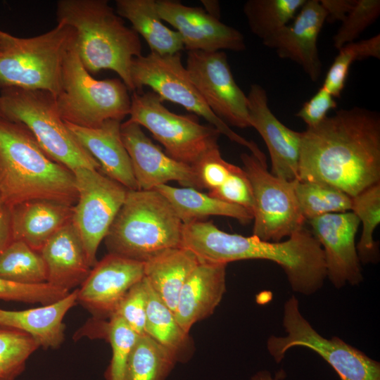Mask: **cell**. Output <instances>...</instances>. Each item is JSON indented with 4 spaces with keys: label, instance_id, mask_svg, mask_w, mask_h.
Wrapping results in <instances>:
<instances>
[{
    "label": "cell",
    "instance_id": "6da1fadb",
    "mask_svg": "<svg viewBox=\"0 0 380 380\" xmlns=\"http://www.w3.org/2000/svg\"><path fill=\"white\" fill-rule=\"evenodd\" d=\"M329 185L354 197L380 183V114L340 109L302 132L298 179Z\"/></svg>",
    "mask_w": 380,
    "mask_h": 380
},
{
    "label": "cell",
    "instance_id": "7a4b0ae2",
    "mask_svg": "<svg viewBox=\"0 0 380 380\" xmlns=\"http://www.w3.org/2000/svg\"><path fill=\"white\" fill-rule=\"evenodd\" d=\"M0 193L9 208L32 200L73 206L77 200L72 171L51 159L24 125L1 115Z\"/></svg>",
    "mask_w": 380,
    "mask_h": 380
},
{
    "label": "cell",
    "instance_id": "3957f363",
    "mask_svg": "<svg viewBox=\"0 0 380 380\" xmlns=\"http://www.w3.org/2000/svg\"><path fill=\"white\" fill-rule=\"evenodd\" d=\"M57 23L75 31V46L90 74L110 70L120 77L129 91L133 60L142 55L138 34L126 26L123 18L106 0H60L56 4Z\"/></svg>",
    "mask_w": 380,
    "mask_h": 380
},
{
    "label": "cell",
    "instance_id": "277c9868",
    "mask_svg": "<svg viewBox=\"0 0 380 380\" xmlns=\"http://www.w3.org/2000/svg\"><path fill=\"white\" fill-rule=\"evenodd\" d=\"M184 224L158 191L128 190L105 239L108 253L146 262L182 247Z\"/></svg>",
    "mask_w": 380,
    "mask_h": 380
},
{
    "label": "cell",
    "instance_id": "5b68a950",
    "mask_svg": "<svg viewBox=\"0 0 380 380\" xmlns=\"http://www.w3.org/2000/svg\"><path fill=\"white\" fill-rule=\"evenodd\" d=\"M1 115L24 125L43 151L71 171L99 170V164L83 147L61 118L56 96L42 90L0 89Z\"/></svg>",
    "mask_w": 380,
    "mask_h": 380
},
{
    "label": "cell",
    "instance_id": "8992f818",
    "mask_svg": "<svg viewBox=\"0 0 380 380\" xmlns=\"http://www.w3.org/2000/svg\"><path fill=\"white\" fill-rule=\"evenodd\" d=\"M75 39L74 30L63 23H57L40 35L15 37L0 52V89L42 90L56 96L61 91L65 58Z\"/></svg>",
    "mask_w": 380,
    "mask_h": 380
},
{
    "label": "cell",
    "instance_id": "52a82bcc",
    "mask_svg": "<svg viewBox=\"0 0 380 380\" xmlns=\"http://www.w3.org/2000/svg\"><path fill=\"white\" fill-rule=\"evenodd\" d=\"M56 101L64 121L86 128L98 127L108 120L121 122L131 106L125 83L116 78H94L82 65L75 44L65 58Z\"/></svg>",
    "mask_w": 380,
    "mask_h": 380
},
{
    "label": "cell",
    "instance_id": "ba28073f",
    "mask_svg": "<svg viewBox=\"0 0 380 380\" xmlns=\"http://www.w3.org/2000/svg\"><path fill=\"white\" fill-rule=\"evenodd\" d=\"M163 101L152 91H133L128 120L146 128L167 156L193 166L205 153L219 146L220 133L216 128L200 124L194 114L172 113Z\"/></svg>",
    "mask_w": 380,
    "mask_h": 380
},
{
    "label": "cell",
    "instance_id": "9c48e42d",
    "mask_svg": "<svg viewBox=\"0 0 380 380\" xmlns=\"http://www.w3.org/2000/svg\"><path fill=\"white\" fill-rule=\"evenodd\" d=\"M130 72L134 91H141L144 87H150L163 101L179 104L189 112L202 117L220 134L248 148L259 160H266L265 154L254 141L236 134L210 109L183 65L180 53L141 55L133 60Z\"/></svg>",
    "mask_w": 380,
    "mask_h": 380
},
{
    "label": "cell",
    "instance_id": "30bf717a",
    "mask_svg": "<svg viewBox=\"0 0 380 380\" xmlns=\"http://www.w3.org/2000/svg\"><path fill=\"white\" fill-rule=\"evenodd\" d=\"M282 324L286 335L271 336L267 341L270 355L277 363L296 346L307 348L322 357L341 380H380V363L338 337L320 335L301 315L294 295L284 306Z\"/></svg>",
    "mask_w": 380,
    "mask_h": 380
},
{
    "label": "cell",
    "instance_id": "8fae6325",
    "mask_svg": "<svg viewBox=\"0 0 380 380\" xmlns=\"http://www.w3.org/2000/svg\"><path fill=\"white\" fill-rule=\"evenodd\" d=\"M253 190V235L261 240L278 242L303 227V217L294 191L289 182L267 170V162L253 154L241 155Z\"/></svg>",
    "mask_w": 380,
    "mask_h": 380
},
{
    "label": "cell",
    "instance_id": "7c38bea8",
    "mask_svg": "<svg viewBox=\"0 0 380 380\" xmlns=\"http://www.w3.org/2000/svg\"><path fill=\"white\" fill-rule=\"evenodd\" d=\"M72 172L77 200L72 206V222L92 267L97 262L99 245L122 205L128 189L99 170L77 168Z\"/></svg>",
    "mask_w": 380,
    "mask_h": 380
},
{
    "label": "cell",
    "instance_id": "4fadbf2b",
    "mask_svg": "<svg viewBox=\"0 0 380 380\" xmlns=\"http://www.w3.org/2000/svg\"><path fill=\"white\" fill-rule=\"evenodd\" d=\"M186 69L210 109L221 120L250 127L247 95L233 77L223 51H188Z\"/></svg>",
    "mask_w": 380,
    "mask_h": 380
},
{
    "label": "cell",
    "instance_id": "5bb4252c",
    "mask_svg": "<svg viewBox=\"0 0 380 380\" xmlns=\"http://www.w3.org/2000/svg\"><path fill=\"white\" fill-rule=\"evenodd\" d=\"M324 255L327 277L337 289L363 279L361 262L355 246L360 225L352 212L324 215L308 221Z\"/></svg>",
    "mask_w": 380,
    "mask_h": 380
},
{
    "label": "cell",
    "instance_id": "9a60e30c",
    "mask_svg": "<svg viewBox=\"0 0 380 380\" xmlns=\"http://www.w3.org/2000/svg\"><path fill=\"white\" fill-rule=\"evenodd\" d=\"M120 133L139 190H152L170 181L203 190L194 167L167 156L139 125L127 120L121 123Z\"/></svg>",
    "mask_w": 380,
    "mask_h": 380
},
{
    "label": "cell",
    "instance_id": "2e32d148",
    "mask_svg": "<svg viewBox=\"0 0 380 380\" xmlns=\"http://www.w3.org/2000/svg\"><path fill=\"white\" fill-rule=\"evenodd\" d=\"M158 15L174 27L184 49L206 52L246 49L244 37L238 30L222 23L203 8L192 7L179 1L156 0Z\"/></svg>",
    "mask_w": 380,
    "mask_h": 380
},
{
    "label": "cell",
    "instance_id": "e0dca14e",
    "mask_svg": "<svg viewBox=\"0 0 380 380\" xmlns=\"http://www.w3.org/2000/svg\"><path fill=\"white\" fill-rule=\"evenodd\" d=\"M144 277V262L108 253L77 289V303L97 319L109 318L128 290Z\"/></svg>",
    "mask_w": 380,
    "mask_h": 380
},
{
    "label": "cell",
    "instance_id": "ac0fdd59",
    "mask_svg": "<svg viewBox=\"0 0 380 380\" xmlns=\"http://www.w3.org/2000/svg\"><path fill=\"white\" fill-rule=\"evenodd\" d=\"M248 119L265 141L272 163V174L289 182L298 179L302 132L284 125L268 106L265 89L252 84L247 95Z\"/></svg>",
    "mask_w": 380,
    "mask_h": 380
},
{
    "label": "cell",
    "instance_id": "d6986e66",
    "mask_svg": "<svg viewBox=\"0 0 380 380\" xmlns=\"http://www.w3.org/2000/svg\"><path fill=\"white\" fill-rule=\"evenodd\" d=\"M327 13L319 0H306L291 25L281 27L262 41L281 58L298 64L313 82H317L322 70L317 39Z\"/></svg>",
    "mask_w": 380,
    "mask_h": 380
},
{
    "label": "cell",
    "instance_id": "ffe728a7",
    "mask_svg": "<svg viewBox=\"0 0 380 380\" xmlns=\"http://www.w3.org/2000/svg\"><path fill=\"white\" fill-rule=\"evenodd\" d=\"M227 265L201 262L183 285L174 315L186 333L220 304L226 291Z\"/></svg>",
    "mask_w": 380,
    "mask_h": 380
},
{
    "label": "cell",
    "instance_id": "44dd1931",
    "mask_svg": "<svg viewBox=\"0 0 380 380\" xmlns=\"http://www.w3.org/2000/svg\"><path fill=\"white\" fill-rule=\"evenodd\" d=\"M121 123L108 120L98 127L86 128L65 122L75 137L98 162L102 173L128 190H137L130 158L121 137Z\"/></svg>",
    "mask_w": 380,
    "mask_h": 380
},
{
    "label": "cell",
    "instance_id": "7402d4cb",
    "mask_svg": "<svg viewBox=\"0 0 380 380\" xmlns=\"http://www.w3.org/2000/svg\"><path fill=\"white\" fill-rule=\"evenodd\" d=\"M41 253L47 271V283L64 290L80 286L90 266L80 236L72 221L59 229L44 245Z\"/></svg>",
    "mask_w": 380,
    "mask_h": 380
},
{
    "label": "cell",
    "instance_id": "603a6c76",
    "mask_svg": "<svg viewBox=\"0 0 380 380\" xmlns=\"http://www.w3.org/2000/svg\"><path fill=\"white\" fill-rule=\"evenodd\" d=\"M77 289L53 303L23 310L0 308V327L25 332L44 349H57L64 341L65 325L63 319L77 305Z\"/></svg>",
    "mask_w": 380,
    "mask_h": 380
},
{
    "label": "cell",
    "instance_id": "cb8c5ba5",
    "mask_svg": "<svg viewBox=\"0 0 380 380\" xmlns=\"http://www.w3.org/2000/svg\"><path fill=\"white\" fill-rule=\"evenodd\" d=\"M13 240L39 252L63 226L72 221V206L49 200H32L11 208Z\"/></svg>",
    "mask_w": 380,
    "mask_h": 380
},
{
    "label": "cell",
    "instance_id": "d4e9b609",
    "mask_svg": "<svg viewBox=\"0 0 380 380\" xmlns=\"http://www.w3.org/2000/svg\"><path fill=\"white\" fill-rule=\"evenodd\" d=\"M200 262L186 248H171L144 262V277L174 312L183 285Z\"/></svg>",
    "mask_w": 380,
    "mask_h": 380
},
{
    "label": "cell",
    "instance_id": "484cf974",
    "mask_svg": "<svg viewBox=\"0 0 380 380\" xmlns=\"http://www.w3.org/2000/svg\"><path fill=\"white\" fill-rule=\"evenodd\" d=\"M115 7L117 14L128 20L132 30L146 40L151 53L172 55L184 49L179 33L162 23L156 0H117Z\"/></svg>",
    "mask_w": 380,
    "mask_h": 380
},
{
    "label": "cell",
    "instance_id": "4316f807",
    "mask_svg": "<svg viewBox=\"0 0 380 380\" xmlns=\"http://www.w3.org/2000/svg\"><path fill=\"white\" fill-rule=\"evenodd\" d=\"M154 189L168 201L184 224L202 221L210 215L232 217L243 224L253 220L252 213L243 207L224 202L193 188H179L167 184Z\"/></svg>",
    "mask_w": 380,
    "mask_h": 380
},
{
    "label": "cell",
    "instance_id": "83f0119b",
    "mask_svg": "<svg viewBox=\"0 0 380 380\" xmlns=\"http://www.w3.org/2000/svg\"><path fill=\"white\" fill-rule=\"evenodd\" d=\"M146 279V278H145ZM146 334L172 352L177 361L185 362L189 338L179 325L174 312L159 298L146 280Z\"/></svg>",
    "mask_w": 380,
    "mask_h": 380
},
{
    "label": "cell",
    "instance_id": "f1b7e54d",
    "mask_svg": "<svg viewBox=\"0 0 380 380\" xmlns=\"http://www.w3.org/2000/svg\"><path fill=\"white\" fill-rule=\"evenodd\" d=\"M176 355L147 334L139 336L128 358L123 380H165Z\"/></svg>",
    "mask_w": 380,
    "mask_h": 380
},
{
    "label": "cell",
    "instance_id": "f546056e",
    "mask_svg": "<svg viewBox=\"0 0 380 380\" xmlns=\"http://www.w3.org/2000/svg\"><path fill=\"white\" fill-rule=\"evenodd\" d=\"M0 278L22 284L47 282V271L41 253L25 242L13 240L0 254Z\"/></svg>",
    "mask_w": 380,
    "mask_h": 380
},
{
    "label": "cell",
    "instance_id": "4dcf8cb0",
    "mask_svg": "<svg viewBox=\"0 0 380 380\" xmlns=\"http://www.w3.org/2000/svg\"><path fill=\"white\" fill-rule=\"evenodd\" d=\"M306 0H248L243 6L251 32L262 41L288 25Z\"/></svg>",
    "mask_w": 380,
    "mask_h": 380
},
{
    "label": "cell",
    "instance_id": "1f68e13d",
    "mask_svg": "<svg viewBox=\"0 0 380 380\" xmlns=\"http://www.w3.org/2000/svg\"><path fill=\"white\" fill-rule=\"evenodd\" d=\"M294 191L301 214L306 221L351 210L352 197L329 185L296 180Z\"/></svg>",
    "mask_w": 380,
    "mask_h": 380
},
{
    "label": "cell",
    "instance_id": "d6a6232c",
    "mask_svg": "<svg viewBox=\"0 0 380 380\" xmlns=\"http://www.w3.org/2000/svg\"><path fill=\"white\" fill-rule=\"evenodd\" d=\"M350 211L362 224V235L356 246L360 262L365 264L377 262L379 253L373 234L380 223V183L353 197Z\"/></svg>",
    "mask_w": 380,
    "mask_h": 380
},
{
    "label": "cell",
    "instance_id": "836d02e7",
    "mask_svg": "<svg viewBox=\"0 0 380 380\" xmlns=\"http://www.w3.org/2000/svg\"><path fill=\"white\" fill-rule=\"evenodd\" d=\"M380 58L379 34L357 42L346 44L338 49L325 76L322 87L335 99L340 98L351 65L368 58Z\"/></svg>",
    "mask_w": 380,
    "mask_h": 380
},
{
    "label": "cell",
    "instance_id": "e575fe53",
    "mask_svg": "<svg viewBox=\"0 0 380 380\" xmlns=\"http://www.w3.org/2000/svg\"><path fill=\"white\" fill-rule=\"evenodd\" d=\"M39 346L27 334L0 327V380H15Z\"/></svg>",
    "mask_w": 380,
    "mask_h": 380
},
{
    "label": "cell",
    "instance_id": "d590c367",
    "mask_svg": "<svg viewBox=\"0 0 380 380\" xmlns=\"http://www.w3.org/2000/svg\"><path fill=\"white\" fill-rule=\"evenodd\" d=\"M108 319L103 322V330L112 348V357L105 379L123 380L128 358L139 335L118 315H112Z\"/></svg>",
    "mask_w": 380,
    "mask_h": 380
},
{
    "label": "cell",
    "instance_id": "8d00e7d4",
    "mask_svg": "<svg viewBox=\"0 0 380 380\" xmlns=\"http://www.w3.org/2000/svg\"><path fill=\"white\" fill-rule=\"evenodd\" d=\"M379 15V0H356L333 37L334 47L338 50L346 44L354 42Z\"/></svg>",
    "mask_w": 380,
    "mask_h": 380
},
{
    "label": "cell",
    "instance_id": "74e56055",
    "mask_svg": "<svg viewBox=\"0 0 380 380\" xmlns=\"http://www.w3.org/2000/svg\"><path fill=\"white\" fill-rule=\"evenodd\" d=\"M70 291L49 283L22 284L0 278V300L25 303H53L65 297Z\"/></svg>",
    "mask_w": 380,
    "mask_h": 380
},
{
    "label": "cell",
    "instance_id": "f35d334b",
    "mask_svg": "<svg viewBox=\"0 0 380 380\" xmlns=\"http://www.w3.org/2000/svg\"><path fill=\"white\" fill-rule=\"evenodd\" d=\"M146 281L144 277L132 286L119 302L114 313L139 336L146 334Z\"/></svg>",
    "mask_w": 380,
    "mask_h": 380
},
{
    "label": "cell",
    "instance_id": "ab89813d",
    "mask_svg": "<svg viewBox=\"0 0 380 380\" xmlns=\"http://www.w3.org/2000/svg\"><path fill=\"white\" fill-rule=\"evenodd\" d=\"M208 194L224 202L243 207L253 215L252 186L246 172L239 166L236 165L221 186L208 191Z\"/></svg>",
    "mask_w": 380,
    "mask_h": 380
},
{
    "label": "cell",
    "instance_id": "60d3db41",
    "mask_svg": "<svg viewBox=\"0 0 380 380\" xmlns=\"http://www.w3.org/2000/svg\"><path fill=\"white\" fill-rule=\"evenodd\" d=\"M192 167L202 189L210 191L218 188L227 179L236 165L222 158L217 146L205 153Z\"/></svg>",
    "mask_w": 380,
    "mask_h": 380
},
{
    "label": "cell",
    "instance_id": "b9f144b4",
    "mask_svg": "<svg viewBox=\"0 0 380 380\" xmlns=\"http://www.w3.org/2000/svg\"><path fill=\"white\" fill-rule=\"evenodd\" d=\"M336 107L335 98L322 87L310 100L303 103L296 116L300 118L308 127H313L327 117L330 110Z\"/></svg>",
    "mask_w": 380,
    "mask_h": 380
},
{
    "label": "cell",
    "instance_id": "7bdbcfd3",
    "mask_svg": "<svg viewBox=\"0 0 380 380\" xmlns=\"http://www.w3.org/2000/svg\"><path fill=\"white\" fill-rule=\"evenodd\" d=\"M327 13L326 21L342 22L352 10L356 0H319Z\"/></svg>",
    "mask_w": 380,
    "mask_h": 380
},
{
    "label": "cell",
    "instance_id": "ee69618b",
    "mask_svg": "<svg viewBox=\"0 0 380 380\" xmlns=\"http://www.w3.org/2000/svg\"><path fill=\"white\" fill-rule=\"evenodd\" d=\"M13 241L11 211L5 206L0 212V254Z\"/></svg>",
    "mask_w": 380,
    "mask_h": 380
},
{
    "label": "cell",
    "instance_id": "f6af8a7d",
    "mask_svg": "<svg viewBox=\"0 0 380 380\" xmlns=\"http://www.w3.org/2000/svg\"><path fill=\"white\" fill-rule=\"evenodd\" d=\"M285 377L284 370L280 369L274 376L267 370H261L253 374L249 380H281Z\"/></svg>",
    "mask_w": 380,
    "mask_h": 380
},
{
    "label": "cell",
    "instance_id": "bcb514c9",
    "mask_svg": "<svg viewBox=\"0 0 380 380\" xmlns=\"http://www.w3.org/2000/svg\"><path fill=\"white\" fill-rule=\"evenodd\" d=\"M205 8V11L210 15L219 18L220 15V8L219 2L217 1H201Z\"/></svg>",
    "mask_w": 380,
    "mask_h": 380
},
{
    "label": "cell",
    "instance_id": "7dc6e473",
    "mask_svg": "<svg viewBox=\"0 0 380 380\" xmlns=\"http://www.w3.org/2000/svg\"><path fill=\"white\" fill-rule=\"evenodd\" d=\"M14 36L0 30V52L4 51L13 42Z\"/></svg>",
    "mask_w": 380,
    "mask_h": 380
},
{
    "label": "cell",
    "instance_id": "c3c4849f",
    "mask_svg": "<svg viewBox=\"0 0 380 380\" xmlns=\"http://www.w3.org/2000/svg\"><path fill=\"white\" fill-rule=\"evenodd\" d=\"M5 205L4 203L1 193H0V212L4 209Z\"/></svg>",
    "mask_w": 380,
    "mask_h": 380
},
{
    "label": "cell",
    "instance_id": "681fc988",
    "mask_svg": "<svg viewBox=\"0 0 380 380\" xmlns=\"http://www.w3.org/2000/svg\"><path fill=\"white\" fill-rule=\"evenodd\" d=\"M0 115H1V111H0Z\"/></svg>",
    "mask_w": 380,
    "mask_h": 380
}]
</instances>
